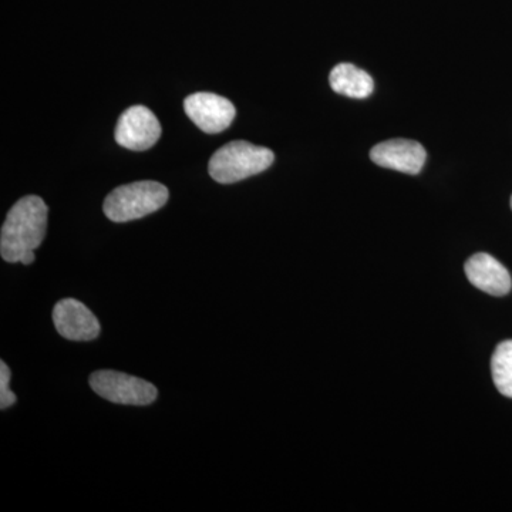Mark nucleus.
Returning a JSON list of instances; mask_svg holds the SVG:
<instances>
[{
	"label": "nucleus",
	"mask_w": 512,
	"mask_h": 512,
	"mask_svg": "<svg viewBox=\"0 0 512 512\" xmlns=\"http://www.w3.org/2000/svg\"><path fill=\"white\" fill-rule=\"evenodd\" d=\"M53 322L64 339L89 342L99 338L100 323L84 303L76 299H63L53 309Z\"/></svg>",
	"instance_id": "7"
},
{
	"label": "nucleus",
	"mask_w": 512,
	"mask_h": 512,
	"mask_svg": "<svg viewBox=\"0 0 512 512\" xmlns=\"http://www.w3.org/2000/svg\"><path fill=\"white\" fill-rule=\"evenodd\" d=\"M184 110L192 123L208 134L227 130L235 119L234 104L214 93H195L184 100Z\"/></svg>",
	"instance_id": "6"
},
{
	"label": "nucleus",
	"mask_w": 512,
	"mask_h": 512,
	"mask_svg": "<svg viewBox=\"0 0 512 512\" xmlns=\"http://www.w3.org/2000/svg\"><path fill=\"white\" fill-rule=\"evenodd\" d=\"M370 158L379 167L416 175L426 164V150L420 143L406 138L383 141L370 151Z\"/></svg>",
	"instance_id": "8"
},
{
	"label": "nucleus",
	"mask_w": 512,
	"mask_h": 512,
	"mask_svg": "<svg viewBox=\"0 0 512 512\" xmlns=\"http://www.w3.org/2000/svg\"><path fill=\"white\" fill-rule=\"evenodd\" d=\"M511 208H512V197H511Z\"/></svg>",
	"instance_id": "13"
},
{
	"label": "nucleus",
	"mask_w": 512,
	"mask_h": 512,
	"mask_svg": "<svg viewBox=\"0 0 512 512\" xmlns=\"http://www.w3.org/2000/svg\"><path fill=\"white\" fill-rule=\"evenodd\" d=\"M329 83L333 92L352 99H366L375 89L372 76L350 63H340L333 67Z\"/></svg>",
	"instance_id": "10"
},
{
	"label": "nucleus",
	"mask_w": 512,
	"mask_h": 512,
	"mask_svg": "<svg viewBox=\"0 0 512 512\" xmlns=\"http://www.w3.org/2000/svg\"><path fill=\"white\" fill-rule=\"evenodd\" d=\"M468 281L477 289L493 296H504L511 291L512 281L510 272L494 256L476 254L466 262Z\"/></svg>",
	"instance_id": "9"
},
{
	"label": "nucleus",
	"mask_w": 512,
	"mask_h": 512,
	"mask_svg": "<svg viewBox=\"0 0 512 512\" xmlns=\"http://www.w3.org/2000/svg\"><path fill=\"white\" fill-rule=\"evenodd\" d=\"M491 375L498 392L512 399V340H505L495 348Z\"/></svg>",
	"instance_id": "11"
},
{
	"label": "nucleus",
	"mask_w": 512,
	"mask_h": 512,
	"mask_svg": "<svg viewBox=\"0 0 512 512\" xmlns=\"http://www.w3.org/2000/svg\"><path fill=\"white\" fill-rule=\"evenodd\" d=\"M10 370L5 362H0V409H9L16 403L18 397L9 389Z\"/></svg>",
	"instance_id": "12"
},
{
	"label": "nucleus",
	"mask_w": 512,
	"mask_h": 512,
	"mask_svg": "<svg viewBox=\"0 0 512 512\" xmlns=\"http://www.w3.org/2000/svg\"><path fill=\"white\" fill-rule=\"evenodd\" d=\"M275 156L269 148L248 141H232L211 157L210 175L217 183L234 184L268 170Z\"/></svg>",
	"instance_id": "2"
},
{
	"label": "nucleus",
	"mask_w": 512,
	"mask_h": 512,
	"mask_svg": "<svg viewBox=\"0 0 512 512\" xmlns=\"http://www.w3.org/2000/svg\"><path fill=\"white\" fill-rule=\"evenodd\" d=\"M90 387L97 396L124 406H148L156 402L158 396L154 384L114 370H99L93 373L90 376Z\"/></svg>",
	"instance_id": "4"
},
{
	"label": "nucleus",
	"mask_w": 512,
	"mask_h": 512,
	"mask_svg": "<svg viewBox=\"0 0 512 512\" xmlns=\"http://www.w3.org/2000/svg\"><path fill=\"white\" fill-rule=\"evenodd\" d=\"M49 208L36 195H28L10 208L0 232V254L9 264H18L45 239Z\"/></svg>",
	"instance_id": "1"
},
{
	"label": "nucleus",
	"mask_w": 512,
	"mask_h": 512,
	"mask_svg": "<svg viewBox=\"0 0 512 512\" xmlns=\"http://www.w3.org/2000/svg\"><path fill=\"white\" fill-rule=\"evenodd\" d=\"M165 185L156 181H138L121 185L107 195L103 210L113 222L140 220L163 208L168 201Z\"/></svg>",
	"instance_id": "3"
},
{
	"label": "nucleus",
	"mask_w": 512,
	"mask_h": 512,
	"mask_svg": "<svg viewBox=\"0 0 512 512\" xmlns=\"http://www.w3.org/2000/svg\"><path fill=\"white\" fill-rule=\"evenodd\" d=\"M160 136V121L153 111L144 106H134L124 111L114 133L119 146L133 151L148 150Z\"/></svg>",
	"instance_id": "5"
}]
</instances>
